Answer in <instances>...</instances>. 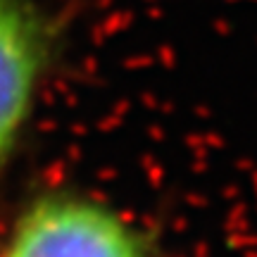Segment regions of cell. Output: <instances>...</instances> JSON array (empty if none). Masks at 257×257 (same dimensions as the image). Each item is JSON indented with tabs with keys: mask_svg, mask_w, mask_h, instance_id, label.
<instances>
[{
	"mask_svg": "<svg viewBox=\"0 0 257 257\" xmlns=\"http://www.w3.org/2000/svg\"><path fill=\"white\" fill-rule=\"evenodd\" d=\"M0 257H155L148 233L107 202L60 191L19 214Z\"/></svg>",
	"mask_w": 257,
	"mask_h": 257,
	"instance_id": "obj_1",
	"label": "cell"
},
{
	"mask_svg": "<svg viewBox=\"0 0 257 257\" xmlns=\"http://www.w3.org/2000/svg\"><path fill=\"white\" fill-rule=\"evenodd\" d=\"M50 46V24L31 0H0V174L29 124Z\"/></svg>",
	"mask_w": 257,
	"mask_h": 257,
	"instance_id": "obj_2",
	"label": "cell"
}]
</instances>
